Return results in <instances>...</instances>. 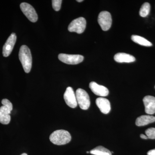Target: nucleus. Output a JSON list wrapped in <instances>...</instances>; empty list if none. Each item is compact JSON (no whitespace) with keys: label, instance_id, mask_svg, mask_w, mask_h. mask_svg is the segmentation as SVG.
<instances>
[{"label":"nucleus","instance_id":"7ed1b4c3","mask_svg":"<svg viewBox=\"0 0 155 155\" xmlns=\"http://www.w3.org/2000/svg\"><path fill=\"white\" fill-rule=\"evenodd\" d=\"M78 104L82 110H87L90 106V100L87 93L81 88L78 89L76 91Z\"/></svg>","mask_w":155,"mask_h":155},{"label":"nucleus","instance_id":"39448f33","mask_svg":"<svg viewBox=\"0 0 155 155\" xmlns=\"http://www.w3.org/2000/svg\"><path fill=\"white\" fill-rule=\"evenodd\" d=\"M98 22L103 31H107L109 30L112 23L110 14L108 11H102L99 14Z\"/></svg>","mask_w":155,"mask_h":155},{"label":"nucleus","instance_id":"bb28decb","mask_svg":"<svg viewBox=\"0 0 155 155\" xmlns=\"http://www.w3.org/2000/svg\"><path fill=\"white\" fill-rule=\"evenodd\" d=\"M90 153V152H88V151L87 152V153Z\"/></svg>","mask_w":155,"mask_h":155},{"label":"nucleus","instance_id":"2eb2a0df","mask_svg":"<svg viewBox=\"0 0 155 155\" xmlns=\"http://www.w3.org/2000/svg\"><path fill=\"white\" fill-rule=\"evenodd\" d=\"M131 40L134 42L142 46L146 47H150L153 45L150 42L142 37L137 35H132Z\"/></svg>","mask_w":155,"mask_h":155},{"label":"nucleus","instance_id":"5701e85b","mask_svg":"<svg viewBox=\"0 0 155 155\" xmlns=\"http://www.w3.org/2000/svg\"><path fill=\"white\" fill-rule=\"evenodd\" d=\"M147 155H155V149L149 151L147 153Z\"/></svg>","mask_w":155,"mask_h":155},{"label":"nucleus","instance_id":"aec40b11","mask_svg":"<svg viewBox=\"0 0 155 155\" xmlns=\"http://www.w3.org/2000/svg\"><path fill=\"white\" fill-rule=\"evenodd\" d=\"M52 2L53 9L56 11H60L61 8L62 1L61 0H53L52 1Z\"/></svg>","mask_w":155,"mask_h":155},{"label":"nucleus","instance_id":"dca6fc26","mask_svg":"<svg viewBox=\"0 0 155 155\" xmlns=\"http://www.w3.org/2000/svg\"><path fill=\"white\" fill-rule=\"evenodd\" d=\"M90 153L94 155H112L111 152L109 150L101 146L97 147L92 150L90 151Z\"/></svg>","mask_w":155,"mask_h":155},{"label":"nucleus","instance_id":"6ab92c4d","mask_svg":"<svg viewBox=\"0 0 155 155\" xmlns=\"http://www.w3.org/2000/svg\"><path fill=\"white\" fill-rule=\"evenodd\" d=\"M145 133L148 138L155 139V128L154 127H150V128L147 129L146 130Z\"/></svg>","mask_w":155,"mask_h":155},{"label":"nucleus","instance_id":"f257e3e1","mask_svg":"<svg viewBox=\"0 0 155 155\" xmlns=\"http://www.w3.org/2000/svg\"><path fill=\"white\" fill-rule=\"evenodd\" d=\"M19 57L24 71L26 73H29L32 65V57L30 50L27 46L22 45L21 47Z\"/></svg>","mask_w":155,"mask_h":155},{"label":"nucleus","instance_id":"4be33fe9","mask_svg":"<svg viewBox=\"0 0 155 155\" xmlns=\"http://www.w3.org/2000/svg\"><path fill=\"white\" fill-rule=\"evenodd\" d=\"M11 111L9 108L5 106H2L0 107V112L2 114L10 115Z\"/></svg>","mask_w":155,"mask_h":155},{"label":"nucleus","instance_id":"b1692460","mask_svg":"<svg viewBox=\"0 0 155 155\" xmlns=\"http://www.w3.org/2000/svg\"><path fill=\"white\" fill-rule=\"evenodd\" d=\"M140 137L141 138L143 139H147L148 137L146 135H144L143 134H141L140 135Z\"/></svg>","mask_w":155,"mask_h":155},{"label":"nucleus","instance_id":"0eeeda50","mask_svg":"<svg viewBox=\"0 0 155 155\" xmlns=\"http://www.w3.org/2000/svg\"><path fill=\"white\" fill-rule=\"evenodd\" d=\"M20 7L22 13L31 22H35L37 21V14L32 6L28 3H22L20 4Z\"/></svg>","mask_w":155,"mask_h":155},{"label":"nucleus","instance_id":"f3484780","mask_svg":"<svg viewBox=\"0 0 155 155\" xmlns=\"http://www.w3.org/2000/svg\"><path fill=\"white\" fill-rule=\"evenodd\" d=\"M150 10V5L149 3L146 2L142 5L139 11V14L141 17H146L149 14Z\"/></svg>","mask_w":155,"mask_h":155},{"label":"nucleus","instance_id":"20e7f679","mask_svg":"<svg viewBox=\"0 0 155 155\" xmlns=\"http://www.w3.org/2000/svg\"><path fill=\"white\" fill-rule=\"evenodd\" d=\"M86 21L84 17H81L73 20L68 26L70 32H75L78 34L83 33L86 28Z\"/></svg>","mask_w":155,"mask_h":155},{"label":"nucleus","instance_id":"1a4fd4ad","mask_svg":"<svg viewBox=\"0 0 155 155\" xmlns=\"http://www.w3.org/2000/svg\"><path fill=\"white\" fill-rule=\"evenodd\" d=\"M17 40V36L14 33H12L9 37L3 48V55L5 57H8L14 48Z\"/></svg>","mask_w":155,"mask_h":155},{"label":"nucleus","instance_id":"f8f14e48","mask_svg":"<svg viewBox=\"0 0 155 155\" xmlns=\"http://www.w3.org/2000/svg\"><path fill=\"white\" fill-rule=\"evenodd\" d=\"M96 104L103 114H107L110 113L111 110L110 104L107 99L104 97L97 98L96 100Z\"/></svg>","mask_w":155,"mask_h":155},{"label":"nucleus","instance_id":"393cba45","mask_svg":"<svg viewBox=\"0 0 155 155\" xmlns=\"http://www.w3.org/2000/svg\"><path fill=\"white\" fill-rule=\"evenodd\" d=\"M77 2H83V0H77Z\"/></svg>","mask_w":155,"mask_h":155},{"label":"nucleus","instance_id":"a878e982","mask_svg":"<svg viewBox=\"0 0 155 155\" xmlns=\"http://www.w3.org/2000/svg\"><path fill=\"white\" fill-rule=\"evenodd\" d=\"M21 155H28L27 154L25 153H22Z\"/></svg>","mask_w":155,"mask_h":155},{"label":"nucleus","instance_id":"f03ea898","mask_svg":"<svg viewBox=\"0 0 155 155\" xmlns=\"http://www.w3.org/2000/svg\"><path fill=\"white\" fill-rule=\"evenodd\" d=\"M50 140L54 144L63 145L69 143L71 141V136L67 130H58L51 134Z\"/></svg>","mask_w":155,"mask_h":155},{"label":"nucleus","instance_id":"9d476101","mask_svg":"<svg viewBox=\"0 0 155 155\" xmlns=\"http://www.w3.org/2000/svg\"><path fill=\"white\" fill-rule=\"evenodd\" d=\"M143 102L145 106V111L149 115L155 113V97L146 96L143 98Z\"/></svg>","mask_w":155,"mask_h":155},{"label":"nucleus","instance_id":"a211bd4d","mask_svg":"<svg viewBox=\"0 0 155 155\" xmlns=\"http://www.w3.org/2000/svg\"><path fill=\"white\" fill-rule=\"evenodd\" d=\"M11 120L10 115L2 114L0 112V123L4 125H8L10 123Z\"/></svg>","mask_w":155,"mask_h":155},{"label":"nucleus","instance_id":"ddd939ff","mask_svg":"<svg viewBox=\"0 0 155 155\" xmlns=\"http://www.w3.org/2000/svg\"><path fill=\"white\" fill-rule=\"evenodd\" d=\"M114 60L118 63H132L135 61L134 56L124 53H117L114 57Z\"/></svg>","mask_w":155,"mask_h":155},{"label":"nucleus","instance_id":"cd10ccee","mask_svg":"<svg viewBox=\"0 0 155 155\" xmlns=\"http://www.w3.org/2000/svg\"></svg>","mask_w":155,"mask_h":155},{"label":"nucleus","instance_id":"423d86ee","mask_svg":"<svg viewBox=\"0 0 155 155\" xmlns=\"http://www.w3.org/2000/svg\"><path fill=\"white\" fill-rule=\"evenodd\" d=\"M60 61L63 63L70 65H76L81 63L84 60V57L81 55L67 54H60L58 55Z\"/></svg>","mask_w":155,"mask_h":155},{"label":"nucleus","instance_id":"6e6552de","mask_svg":"<svg viewBox=\"0 0 155 155\" xmlns=\"http://www.w3.org/2000/svg\"><path fill=\"white\" fill-rule=\"evenodd\" d=\"M64 99L67 105L72 108L77 107L78 103L76 95L72 87H69L64 94Z\"/></svg>","mask_w":155,"mask_h":155},{"label":"nucleus","instance_id":"412c9836","mask_svg":"<svg viewBox=\"0 0 155 155\" xmlns=\"http://www.w3.org/2000/svg\"><path fill=\"white\" fill-rule=\"evenodd\" d=\"M2 103L3 105L6 106L7 107L9 108L11 111L13 110V105L7 99H4L2 100Z\"/></svg>","mask_w":155,"mask_h":155},{"label":"nucleus","instance_id":"4468645a","mask_svg":"<svg viewBox=\"0 0 155 155\" xmlns=\"http://www.w3.org/2000/svg\"><path fill=\"white\" fill-rule=\"evenodd\" d=\"M155 122V117L151 115H143L139 116L136 120V125L143 126Z\"/></svg>","mask_w":155,"mask_h":155},{"label":"nucleus","instance_id":"9b49d317","mask_svg":"<svg viewBox=\"0 0 155 155\" xmlns=\"http://www.w3.org/2000/svg\"><path fill=\"white\" fill-rule=\"evenodd\" d=\"M89 87L96 95L104 97L109 94V91L107 88L103 85H99L94 81H92L90 83Z\"/></svg>","mask_w":155,"mask_h":155}]
</instances>
